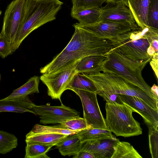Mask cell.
<instances>
[{
	"label": "cell",
	"mask_w": 158,
	"mask_h": 158,
	"mask_svg": "<svg viewBox=\"0 0 158 158\" xmlns=\"http://www.w3.org/2000/svg\"><path fill=\"white\" fill-rule=\"evenodd\" d=\"M118 139L88 141L83 143L82 149L91 153L94 158H111Z\"/></svg>",
	"instance_id": "cell-14"
},
{
	"label": "cell",
	"mask_w": 158,
	"mask_h": 158,
	"mask_svg": "<svg viewBox=\"0 0 158 158\" xmlns=\"http://www.w3.org/2000/svg\"><path fill=\"white\" fill-rule=\"evenodd\" d=\"M106 55V59L101 66L102 72L121 77L141 89L150 97L158 100L151 93V87L142 76V71L149 61L137 62L133 60L122 55L115 48Z\"/></svg>",
	"instance_id": "cell-3"
},
{
	"label": "cell",
	"mask_w": 158,
	"mask_h": 158,
	"mask_svg": "<svg viewBox=\"0 0 158 158\" xmlns=\"http://www.w3.org/2000/svg\"><path fill=\"white\" fill-rule=\"evenodd\" d=\"M106 58V54L86 56L78 62L75 69L78 73L91 74L102 72V65Z\"/></svg>",
	"instance_id": "cell-16"
},
{
	"label": "cell",
	"mask_w": 158,
	"mask_h": 158,
	"mask_svg": "<svg viewBox=\"0 0 158 158\" xmlns=\"http://www.w3.org/2000/svg\"><path fill=\"white\" fill-rule=\"evenodd\" d=\"M63 4L59 0H26L21 27L11 43L13 52L32 31L55 20Z\"/></svg>",
	"instance_id": "cell-2"
},
{
	"label": "cell",
	"mask_w": 158,
	"mask_h": 158,
	"mask_svg": "<svg viewBox=\"0 0 158 158\" xmlns=\"http://www.w3.org/2000/svg\"><path fill=\"white\" fill-rule=\"evenodd\" d=\"M75 67L54 73L42 74L40 79L47 86V93L52 99L59 100L61 103L62 94L67 89L68 85L78 72Z\"/></svg>",
	"instance_id": "cell-10"
},
{
	"label": "cell",
	"mask_w": 158,
	"mask_h": 158,
	"mask_svg": "<svg viewBox=\"0 0 158 158\" xmlns=\"http://www.w3.org/2000/svg\"><path fill=\"white\" fill-rule=\"evenodd\" d=\"M106 0H71L72 6L71 13L90 8L101 7Z\"/></svg>",
	"instance_id": "cell-29"
},
{
	"label": "cell",
	"mask_w": 158,
	"mask_h": 158,
	"mask_svg": "<svg viewBox=\"0 0 158 158\" xmlns=\"http://www.w3.org/2000/svg\"><path fill=\"white\" fill-rule=\"evenodd\" d=\"M1 75L0 73V81H1Z\"/></svg>",
	"instance_id": "cell-39"
},
{
	"label": "cell",
	"mask_w": 158,
	"mask_h": 158,
	"mask_svg": "<svg viewBox=\"0 0 158 158\" xmlns=\"http://www.w3.org/2000/svg\"><path fill=\"white\" fill-rule=\"evenodd\" d=\"M158 39V29L146 26L132 32L129 37L115 48L127 58L137 62L150 61L147 50L153 40ZM150 62V61H149Z\"/></svg>",
	"instance_id": "cell-5"
},
{
	"label": "cell",
	"mask_w": 158,
	"mask_h": 158,
	"mask_svg": "<svg viewBox=\"0 0 158 158\" xmlns=\"http://www.w3.org/2000/svg\"><path fill=\"white\" fill-rule=\"evenodd\" d=\"M35 105L28 96L9 99H2L0 100V112L23 113L27 112L37 115L34 108Z\"/></svg>",
	"instance_id": "cell-15"
},
{
	"label": "cell",
	"mask_w": 158,
	"mask_h": 158,
	"mask_svg": "<svg viewBox=\"0 0 158 158\" xmlns=\"http://www.w3.org/2000/svg\"><path fill=\"white\" fill-rule=\"evenodd\" d=\"M79 131L59 128L54 126H49L36 124L30 132L33 133L60 134L69 135L77 133Z\"/></svg>",
	"instance_id": "cell-28"
},
{
	"label": "cell",
	"mask_w": 158,
	"mask_h": 158,
	"mask_svg": "<svg viewBox=\"0 0 158 158\" xmlns=\"http://www.w3.org/2000/svg\"><path fill=\"white\" fill-rule=\"evenodd\" d=\"M158 39L153 40L150 43V46L147 50L149 55L152 57L155 53H158Z\"/></svg>",
	"instance_id": "cell-33"
},
{
	"label": "cell",
	"mask_w": 158,
	"mask_h": 158,
	"mask_svg": "<svg viewBox=\"0 0 158 158\" xmlns=\"http://www.w3.org/2000/svg\"><path fill=\"white\" fill-rule=\"evenodd\" d=\"M105 2L113 4L124 2L126 4L125 0H106Z\"/></svg>",
	"instance_id": "cell-37"
},
{
	"label": "cell",
	"mask_w": 158,
	"mask_h": 158,
	"mask_svg": "<svg viewBox=\"0 0 158 158\" xmlns=\"http://www.w3.org/2000/svg\"><path fill=\"white\" fill-rule=\"evenodd\" d=\"M105 110L106 124L116 136L127 137L142 134L140 124L132 116L133 110L127 105L106 102Z\"/></svg>",
	"instance_id": "cell-4"
},
{
	"label": "cell",
	"mask_w": 158,
	"mask_h": 158,
	"mask_svg": "<svg viewBox=\"0 0 158 158\" xmlns=\"http://www.w3.org/2000/svg\"><path fill=\"white\" fill-rule=\"evenodd\" d=\"M73 88L96 93L97 89L93 82L83 73H77L70 82L67 89Z\"/></svg>",
	"instance_id": "cell-24"
},
{
	"label": "cell",
	"mask_w": 158,
	"mask_h": 158,
	"mask_svg": "<svg viewBox=\"0 0 158 158\" xmlns=\"http://www.w3.org/2000/svg\"><path fill=\"white\" fill-rule=\"evenodd\" d=\"M151 91L152 94L158 100V86L155 84L151 87Z\"/></svg>",
	"instance_id": "cell-36"
},
{
	"label": "cell",
	"mask_w": 158,
	"mask_h": 158,
	"mask_svg": "<svg viewBox=\"0 0 158 158\" xmlns=\"http://www.w3.org/2000/svg\"><path fill=\"white\" fill-rule=\"evenodd\" d=\"M77 134L82 143L90 140L112 139L116 138L109 130L93 127L82 130L79 131Z\"/></svg>",
	"instance_id": "cell-22"
},
{
	"label": "cell",
	"mask_w": 158,
	"mask_h": 158,
	"mask_svg": "<svg viewBox=\"0 0 158 158\" xmlns=\"http://www.w3.org/2000/svg\"><path fill=\"white\" fill-rule=\"evenodd\" d=\"M149 0H125L126 5L131 11L139 27L147 24V14Z\"/></svg>",
	"instance_id": "cell-17"
},
{
	"label": "cell",
	"mask_w": 158,
	"mask_h": 158,
	"mask_svg": "<svg viewBox=\"0 0 158 158\" xmlns=\"http://www.w3.org/2000/svg\"><path fill=\"white\" fill-rule=\"evenodd\" d=\"M68 135L60 134L33 133L30 131L26 135L27 143H38L56 146Z\"/></svg>",
	"instance_id": "cell-19"
},
{
	"label": "cell",
	"mask_w": 158,
	"mask_h": 158,
	"mask_svg": "<svg viewBox=\"0 0 158 158\" xmlns=\"http://www.w3.org/2000/svg\"><path fill=\"white\" fill-rule=\"evenodd\" d=\"M149 148L152 158H158V127H148Z\"/></svg>",
	"instance_id": "cell-31"
},
{
	"label": "cell",
	"mask_w": 158,
	"mask_h": 158,
	"mask_svg": "<svg viewBox=\"0 0 158 158\" xmlns=\"http://www.w3.org/2000/svg\"><path fill=\"white\" fill-rule=\"evenodd\" d=\"M40 77L34 76L30 78L24 84L14 90L9 96L3 98L9 99L28 96L34 93H39V85Z\"/></svg>",
	"instance_id": "cell-21"
},
{
	"label": "cell",
	"mask_w": 158,
	"mask_h": 158,
	"mask_svg": "<svg viewBox=\"0 0 158 158\" xmlns=\"http://www.w3.org/2000/svg\"><path fill=\"white\" fill-rule=\"evenodd\" d=\"M1 13H2V11L0 9V15H1Z\"/></svg>",
	"instance_id": "cell-38"
},
{
	"label": "cell",
	"mask_w": 158,
	"mask_h": 158,
	"mask_svg": "<svg viewBox=\"0 0 158 158\" xmlns=\"http://www.w3.org/2000/svg\"><path fill=\"white\" fill-rule=\"evenodd\" d=\"M53 145L27 143L25 158H50L46 153Z\"/></svg>",
	"instance_id": "cell-25"
},
{
	"label": "cell",
	"mask_w": 158,
	"mask_h": 158,
	"mask_svg": "<svg viewBox=\"0 0 158 158\" xmlns=\"http://www.w3.org/2000/svg\"><path fill=\"white\" fill-rule=\"evenodd\" d=\"M37 115L40 116V122L44 125L60 124L68 120L79 117V112L64 105L59 106L47 105L34 106Z\"/></svg>",
	"instance_id": "cell-11"
},
{
	"label": "cell",
	"mask_w": 158,
	"mask_h": 158,
	"mask_svg": "<svg viewBox=\"0 0 158 158\" xmlns=\"http://www.w3.org/2000/svg\"><path fill=\"white\" fill-rule=\"evenodd\" d=\"M74 158H94V156L89 152L81 149L77 154L73 156Z\"/></svg>",
	"instance_id": "cell-35"
},
{
	"label": "cell",
	"mask_w": 158,
	"mask_h": 158,
	"mask_svg": "<svg viewBox=\"0 0 158 158\" xmlns=\"http://www.w3.org/2000/svg\"><path fill=\"white\" fill-rule=\"evenodd\" d=\"M82 145L83 143L76 133L68 135L56 146L61 155L70 156L76 155L81 150Z\"/></svg>",
	"instance_id": "cell-18"
},
{
	"label": "cell",
	"mask_w": 158,
	"mask_h": 158,
	"mask_svg": "<svg viewBox=\"0 0 158 158\" xmlns=\"http://www.w3.org/2000/svg\"><path fill=\"white\" fill-rule=\"evenodd\" d=\"M70 14L73 19L77 20L80 24H92L100 21L101 7L86 8Z\"/></svg>",
	"instance_id": "cell-20"
},
{
	"label": "cell",
	"mask_w": 158,
	"mask_h": 158,
	"mask_svg": "<svg viewBox=\"0 0 158 158\" xmlns=\"http://www.w3.org/2000/svg\"><path fill=\"white\" fill-rule=\"evenodd\" d=\"M106 20L136 23L131 11L124 2L106 3L102 6L100 21Z\"/></svg>",
	"instance_id": "cell-13"
},
{
	"label": "cell",
	"mask_w": 158,
	"mask_h": 158,
	"mask_svg": "<svg viewBox=\"0 0 158 158\" xmlns=\"http://www.w3.org/2000/svg\"><path fill=\"white\" fill-rule=\"evenodd\" d=\"M75 24L98 37L122 44L128 38L132 32L139 28L136 23L109 20L86 25Z\"/></svg>",
	"instance_id": "cell-6"
},
{
	"label": "cell",
	"mask_w": 158,
	"mask_h": 158,
	"mask_svg": "<svg viewBox=\"0 0 158 158\" xmlns=\"http://www.w3.org/2000/svg\"><path fill=\"white\" fill-rule=\"evenodd\" d=\"M149 62L157 79L158 78V53H155L153 55Z\"/></svg>",
	"instance_id": "cell-34"
},
{
	"label": "cell",
	"mask_w": 158,
	"mask_h": 158,
	"mask_svg": "<svg viewBox=\"0 0 158 158\" xmlns=\"http://www.w3.org/2000/svg\"><path fill=\"white\" fill-rule=\"evenodd\" d=\"M69 89L74 92L80 97L83 110V118L91 127L109 130L99 108L96 92L73 88Z\"/></svg>",
	"instance_id": "cell-8"
},
{
	"label": "cell",
	"mask_w": 158,
	"mask_h": 158,
	"mask_svg": "<svg viewBox=\"0 0 158 158\" xmlns=\"http://www.w3.org/2000/svg\"><path fill=\"white\" fill-rule=\"evenodd\" d=\"M88 74L89 77L106 85L114 94L137 97L144 101L153 108L156 105V100L150 97L141 89L120 76L102 72Z\"/></svg>",
	"instance_id": "cell-7"
},
{
	"label": "cell",
	"mask_w": 158,
	"mask_h": 158,
	"mask_svg": "<svg viewBox=\"0 0 158 158\" xmlns=\"http://www.w3.org/2000/svg\"><path fill=\"white\" fill-rule=\"evenodd\" d=\"M55 127L73 131H81L91 127L88 125L84 118L77 117L68 120Z\"/></svg>",
	"instance_id": "cell-27"
},
{
	"label": "cell",
	"mask_w": 158,
	"mask_h": 158,
	"mask_svg": "<svg viewBox=\"0 0 158 158\" xmlns=\"http://www.w3.org/2000/svg\"><path fill=\"white\" fill-rule=\"evenodd\" d=\"M13 53L10 42L0 35V56L4 58Z\"/></svg>",
	"instance_id": "cell-32"
},
{
	"label": "cell",
	"mask_w": 158,
	"mask_h": 158,
	"mask_svg": "<svg viewBox=\"0 0 158 158\" xmlns=\"http://www.w3.org/2000/svg\"><path fill=\"white\" fill-rule=\"evenodd\" d=\"M70 41L52 61L40 69L42 74L54 73L75 67L83 58L90 55H105L122 44L100 37L77 25Z\"/></svg>",
	"instance_id": "cell-1"
},
{
	"label": "cell",
	"mask_w": 158,
	"mask_h": 158,
	"mask_svg": "<svg viewBox=\"0 0 158 158\" xmlns=\"http://www.w3.org/2000/svg\"><path fill=\"white\" fill-rule=\"evenodd\" d=\"M123 103L131 107L143 118L148 127H158V110H155L137 97L119 94Z\"/></svg>",
	"instance_id": "cell-12"
},
{
	"label": "cell",
	"mask_w": 158,
	"mask_h": 158,
	"mask_svg": "<svg viewBox=\"0 0 158 158\" xmlns=\"http://www.w3.org/2000/svg\"><path fill=\"white\" fill-rule=\"evenodd\" d=\"M26 1L13 0L5 11L0 35L11 43L21 27Z\"/></svg>",
	"instance_id": "cell-9"
},
{
	"label": "cell",
	"mask_w": 158,
	"mask_h": 158,
	"mask_svg": "<svg viewBox=\"0 0 158 158\" xmlns=\"http://www.w3.org/2000/svg\"><path fill=\"white\" fill-rule=\"evenodd\" d=\"M147 24L149 26L158 29V0H149Z\"/></svg>",
	"instance_id": "cell-30"
},
{
	"label": "cell",
	"mask_w": 158,
	"mask_h": 158,
	"mask_svg": "<svg viewBox=\"0 0 158 158\" xmlns=\"http://www.w3.org/2000/svg\"><path fill=\"white\" fill-rule=\"evenodd\" d=\"M111 158H142L130 143L127 142H117Z\"/></svg>",
	"instance_id": "cell-23"
},
{
	"label": "cell",
	"mask_w": 158,
	"mask_h": 158,
	"mask_svg": "<svg viewBox=\"0 0 158 158\" xmlns=\"http://www.w3.org/2000/svg\"><path fill=\"white\" fill-rule=\"evenodd\" d=\"M18 146V139L14 135L0 130V154H5Z\"/></svg>",
	"instance_id": "cell-26"
}]
</instances>
